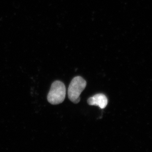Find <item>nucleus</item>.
Masks as SVG:
<instances>
[{
    "label": "nucleus",
    "mask_w": 152,
    "mask_h": 152,
    "mask_svg": "<svg viewBox=\"0 0 152 152\" xmlns=\"http://www.w3.org/2000/svg\"><path fill=\"white\" fill-rule=\"evenodd\" d=\"M66 96V87L63 83L56 80L51 84L47 96L48 102L52 105H58L63 102Z\"/></svg>",
    "instance_id": "1"
},
{
    "label": "nucleus",
    "mask_w": 152,
    "mask_h": 152,
    "mask_svg": "<svg viewBox=\"0 0 152 152\" xmlns=\"http://www.w3.org/2000/svg\"><path fill=\"white\" fill-rule=\"evenodd\" d=\"M86 86V82L80 76L74 77L69 85L68 95L71 101L77 104L80 101V94Z\"/></svg>",
    "instance_id": "2"
},
{
    "label": "nucleus",
    "mask_w": 152,
    "mask_h": 152,
    "mask_svg": "<svg viewBox=\"0 0 152 152\" xmlns=\"http://www.w3.org/2000/svg\"><path fill=\"white\" fill-rule=\"evenodd\" d=\"M88 103L89 105L97 106L100 108L103 109L108 104V99L103 94H98L88 99Z\"/></svg>",
    "instance_id": "3"
}]
</instances>
